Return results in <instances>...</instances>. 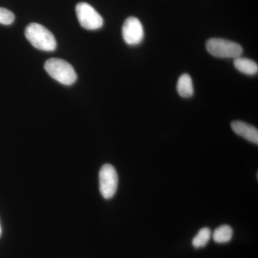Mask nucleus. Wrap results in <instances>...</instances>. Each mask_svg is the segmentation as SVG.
<instances>
[{"mask_svg":"<svg viewBox=\"0 0 258 258\" xmlns=\"http://www.w3.org/2000/svg\"><path fill=\"white\" fill-rule=\"evenodd\" d=\"M25 34L32 46L38 50L53 51L57 47L53 34L40 24L30 23L25 29Z\"/></svg>","mask_w":258,"mask_h":258,"instance_id":"f257e3e1","label":"nucleus"},{"mask_svg":"<svg viewBox=\"0 0 258 258\" xmlns=\"http://www.w3.org/2000/svg\"><path fill=\"white\" fill-rule=\"evenodd\" d=\"M44 67L47 74L61 84L71 86L77 80V74L73 66L62 59H49Z\"/></svg>","mask_w":258,"mask_h":258,"instance_id":"f03ea898","label":"nucleus"},{"mask_svg":"<svg viewBox=\"0 0 258 258\" xmlns=\"http://www.w3.org/2000/svg\"><path fill=\"white\" fill-rule=\"evenodd\" d=\"M209 53L221 58H236L242 55L243 49L240 44L221 38H211L206 42Z\"/></svg>","mask_w":258,"mask_h":258,"instance_id":"7ed1b4c3","label":"nucleus"},{"mask_svg":"<svg viewBox=\"0 0 258 258\" xmlns=\"http://www.w3.org/2000/svg\"><path fill=\"white\" fill-rule=\"evenodd\" d=\"M76 12L80 25L83 28L95 30L103 26V20L101 15L88 3H79L76 5Z\"/></svg>","mask_w":258,"mask_h":258,"instance_id":"20e7f679","label":"nucleus"},{"mask_svg":"<svg viewBox=\"0 0 258 258\" xmlns=\"http://www.w3.org/2000/svg\"><path fill=\"white\" fill-rule=\"evenodd\" d=\"M118 184V176L115 168L111 164H104L99 172L100 191L103 198L106 200L113 198L116 192Z\"/></svg>","mask_w":258,"mask_h":258,"instance_id":"39448f33","label":"nucleus"},{"mask_svg":"<svg viewBox=\"0 0 258 258\" xmlns=\"http://www.w3.org/2000/svg\"><path fill=\"white\" fill-rule=\"evenodd\" d=\"M122 35L125 43L129 45H139L143 41L144 30L140 20L129 17L125 20L122 28Z\"/></svg>","mask_w":258,"mask_h":258,"instance_id":"423d86ee","label":"nucleus"},{"mask_svg":"<svg viewBox=\"0 0 258 258\" xmlns=\"http://www.w3.org/2000/svg\"><path fill=\"white\" fill-rule=\"evenodd\" d=\"M231 127L236 134L257 145L258 131L253 125L241 120H235L231 123Z\"/></svg>","mask_w":258,"mask_h":258,"instance_id":"0eeeda50","label":"nucleus"},{"mask_svg":"<svg viewBox=\"0 0 258 258\" xmlns=\"http://www.w3.org/2000/svg\"><path fill=\"white\" fill-rule=\"evenodd\" d=\"M234 66L237 71L249 76H253L258 72L257 64L254 61L245 57H236L234 60Z\"/></svg>","mask_w":258,"mask_h":258,"instance_id":"6e6552de","label":"nucleus"},{"mask_svg":"<svg viewBox=\"0 0 258 258\" xmlns=\"http://www.w3.org/2000/svg\"><path fill=\"white\" fill-rule=\"evenodd\" d=\"M176 89L179 96L182 98H190L193 96V82L189 74H184L180 76Z\"/></svg>","mask_w":258,"mask_h":258,"instance_id":"1a4fd4ad","label":"nucleus"},{"mask_svg":"<svg viewBox=\"0 0 258 258\" xmlns=\"http://www.w3.org/2000/svg\"><path fill=\"white\" fill-rule=\"evenodd\" d=\"M233 235V230L230 226L224 225L217 227L214 232L212 237L217 243H226L230 242Z\"/></svg>","mask_w":258,"mask_h":258,"instance_id":"9d476101","label":"nucleus"},{"mask_svg":"<svg viewBox=\"0 0 258 258\" xmlns=\"http://www.w3.org/2000/svg\"><path fill=\"white\" fill-rule=\"evenodd\" d=\"M211 236L212 232L210 229L208 227L202 228L194 237L192 245L195 248H201V247H205L211 238Z\"/></svg>","mask_w":258,"mask_h":258,"instance_id":"9b49d317","label":"nucleus"},{"mask_svg":"<svg viewBox=\"0 0 258 258\" xmlns=\"http://www.w3.org/2000/svg\"><path fill=\"white\" fill-rule=\"evenodd\" d=\"M15 20V15L5 8H0V24L5 25H10L13 24Z\"/></svg>","mask_w":258,"mask_h":258,"instance_id":"f8f14e48","label":"nucleus"},{"mask_svg":"<svg viewBox=\"0 0 258 258\" xmlns=\"http://www.w3.org/2000/svg\"><path fill=\"white\" fill-rule=\"evenodd\" d=\"M0 235H1V226H0Z\"/></svg>","mask_w":258,"mask_h":258,"instance_id":"ddd939ff","label":"nucleus"}]
</instances>
